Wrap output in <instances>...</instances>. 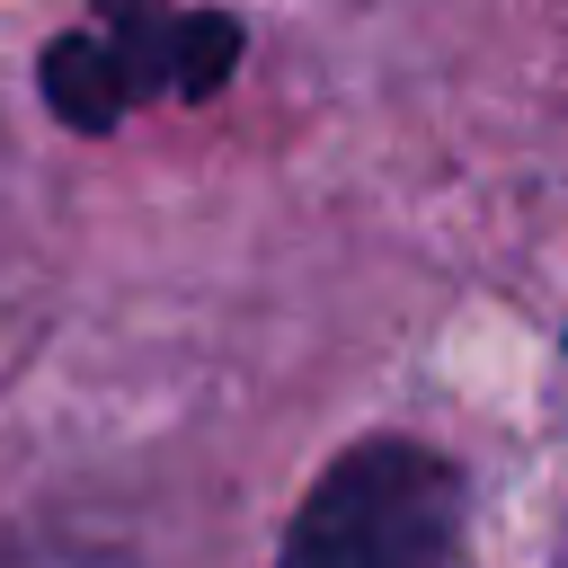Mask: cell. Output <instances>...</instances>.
Here are the masks:
<instances>
[{"mask_svg":"<svg viewBox=\"0 0 568 568\" xmlns=\"http://www.w3.org/2000/svg\"><path fill=\"white\" fill-rule=\"evenodd\" d=\"M462 550V470L417 435H373L328 462L302 497L275 568H453Z\"/></svg>","mask_w":568,"mask_h":568,"instance_id":"obj_1","label":"cell"},{"mask_svg":"<svg viewBox=\"0 0 568 568\" xmlns=\"http://www.w3.org/2000/svg\"><path fill=\"white\" fill-rule=\"evenodd\" d=\"M240 62V27L231 18H178L160 0H98L89 27H71L53 53H44V98L80 124V133H106L124 124L151 89H178V98H204L222 71Z\"/></svg>","mask_w":568,"mask_h":568,"instance_id":"obj_2","label":"cell"},{"mask_svg":"<svg viewBox=\"0 0 568 568\" xmlns=\"http://www.w3.org/2000/svg\"><path fill=\"white\" fill-rule=\"evenodd\" d=\"M559 568H568V541H559Z\"/></svg>","mask_w":568,"mask_h":568,"instance_id":"obj_3","label":"cell"}]
</instances>
